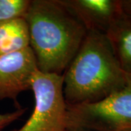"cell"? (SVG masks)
<instances>
[{
	"label": "cell",
	"instance_id": "cell-5",
	"mask_svg": "<svg viewBox=\"0 0 131 131\" xmlns=\"http://www.w3.org/2000/svg\"><path fill=\"white\" fill-rule=\"evenodd\" d=\"M38 70L30 47L22 51L0 55V100L13 101L18 107V97L31 90L34 74Z\"/></svg>",
	"mask_w": 131,
	"mask_h": 131
},
{
	"label": "cell",
	"instance_id": "cell-8",
	"mask_svg": "<svg viewBox=\"0 0 131 131\" xmlns=\"http://www.w3.org/2000/svg\"><path fill=\"white\" fill-rule=\"evenodd\" d=\"M30 47L28 26L24 18L0 24V55L22 51Z\"/></svg>",
	"mask_w": 131,
	"mask_h": 131
},
{
	"label": "cell",
	"instance_id": "cell-7",
	"mask_svg": "<svg viewBox=\"0 0 131 131\" xmlns=\"http://www.w3.org/2000/svg\"><path fill=\"white\" fill-rule=\"evenodd\" d=\"M106 35L120 67L131 76V19L122 13Z\"/></svg>",
	"mask_w": 131,
	"mask_h": 131
},
{
	"label": "cell",
	"instance_id": "cell-4",
	"mask_svg": "<svg viewBox=\"0 0 131 131\" xmlns=\"http://www.w3.org/2000/svg\"><path fill=\"white\" fill-rule=\"evenodd\" d=\"M34 106L26 122L12 131H66L67 104L63 93V75L37 70L31 82Z\"/></svg>",
	"mask_w": 131,
	"mask_h": 131
},
{
	"label": "cell",
	"instance_id": "cell-3",
	"mask_svg": "<svg viewBox=\"0 0 131 131\" xmlns=\"http://www.w3.org/2000/svg\"><path fill=\"white\" fill-rule=\"evenodd\" d=\"M130 128L131 77L124 88L102 100L67 106V130L120 131Z\"/></svg>",
	"mask_w": 131,
	"mask_h": 131
},
{
	"label": "cell",
	"instance_id": "cell-1",
	"mask_svg": "<svg viewBox=\"0 0 131 131\" xmlns=\"http://www.w3.org/2000/svg\"><path fill=\"white\" fill-rule=\"evenodd\" d=\"M24 18L38 70L63 75L88 30L59 0H31Z\"/></svg>",
	"mask_w": 131,
	"mask_h": 131
},
{
	"label": "cell",
	"instance_id": "cell-6",
	"mask_svg": "<svg viewBox=\"0 0 131 131\" xmlns=\"http://www.w3.org/2000/svg\"><path fill=\"white\" fill-rule=\"evenodd\" d=\"M89 31L106 34L122 14L119 0H59Z\"/></svg>",
	"mask_w": 131,
	"mask_h": 131
},
{
	"label": "cell",
	"instance_id": "cell-10",
	"mask_svg": "<svg viewBox=\"0 0 131 131\" xmlns=\"http://www.w3.org/2000/svg\"><path fill=\"white\" fill-rule=\"evenodd\" d=\"M26 111V108L20 107L10 112H0V131L4 130L9 125L17 121L24 115Z\"/></svg>",
	"mask_w": 131,
	"mask_h": 131
},
{
	"label": "cell",
	"instance_id": "cell-9",
	"mask_svg": "<svg viewBox=\"0 0 131 131\" xmlns=\"http://www.w3.org/2000/svg\"><path fill=\"white\" fill-rule=\"evenodd\" d=\"M31 0H0V24L24 18Z\"/></svg>",
	"mask_w": 131,
	"mask_h": 131
},
{
	"label": "cell",
	"instance_id": "cell-13",
	"mask_svg": "<svg viewBox=\"0 0 131 131\" xmlns=\"http://www.w3.org/2000/svg\"><path fill=\"white\" fill-rule=\"evenodd\" d=\"M120 131H131V128H130V129H126V130H123Z\"/></svg>",
	"mask_w": 131,
	"mask_h": 131
},
{
	"label": "cell",
	"instance_id": "cell-12",
	"mask_svg": "<svg viewBox=\"0 0 131 131\" xmlns=\"http://www.w3.org/2000/svg\"><path fill=\"white\" fill-rule=\"evenodd\" d=\"M66 131H93V130H66Z\"/></svg>",
	"mask_w": 131,
	"mask_h": 131
},
{
	"label": "cell",
	"instance_id": "cell-11",
	"mask_svg": "<svg viewBox=\"0 0 131 131\" xmlns=\"http://www.w3.org/2000/svg\"><path fill=\"white\" fill-rule=\"evenodd\" d=\"M122 14L131 19V0H119Z\"/></svg>",
	"mask_w": 131,
	"mask_h": 131
},
{
	"label": "cell",
	"instance_id": "cell-2",
	"mask_svg": "<svg viewBox=\"0 0 131 131\" xmlns=\"http://www.w3.org/2000/svg\"><path fill=\"white\" fill-rule=\"evenodd\" d=\"M119 64L106 34L89 31L63 74L67 106L93 103L124 88L130 79Z\"/></svg>",
	"mask_w": 131,
	"mask_h": 131
}]
</instances>
